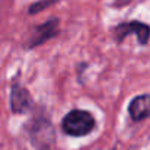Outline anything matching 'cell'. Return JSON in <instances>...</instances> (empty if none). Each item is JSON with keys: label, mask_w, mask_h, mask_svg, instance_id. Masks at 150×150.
Instances as JSON below:
<instances>
[{"label": "cell", "mask_w": 150, "mask_h": 150, "mask_svg": "<svg viewBox=\"0 0 150 150\" xmlns=\"http://www.w3.org/2000/svg\"><path fill=\"white\" fill-rule=\"evenodd\" d=\"M95 128V118L91 112L73 109L63 118V130L69 136L83 137Z\"/></svg>", "instance_id": "obj_1"}, {"label": "cell", "mask_w": 150, "mask_h": 150, "mask_svg": "<svg viewBox=\"0 0 150 150\" xmlns=\"http://www.w3.org/2000/svg\"><path fill=\"white\" fill-rule=\"evenodd\" d=\"M114 34H115L118 41H122L128 35H136L137 40H139V44L146 45L150 38V26L143 23V22H139V21L124 22V23H120V25L115 26Z\"/></svg>", "instance_id": "obj_2"}, {"label": "cell", "mask_w": 150, "mask_h": 150, "mask_svg": "<svg viewBox=\"0 0 150 150\" xmlns=\"http://www.w3.org/2000/svg\"><path fill=\"white\" fill-rule=\"evenodd\" d=\"M31 105V96L28 91L18 82L15 80L12 85L10 91V108L15 114H23Z\"/></svg>", "instance_id": "obj_3"}, {"label": "cell", "mask_w": 150, "mask_h": 150, "mask_svg": "<svg viewBox=\"0 0 150 150\" xmlns=\"http://www.w3.org/2000/svg\"><path fill=\"white\" fill-rule=\"evenodd\" d=\"M58 34V19L57 18H52L48 22H45L44 25H40L35 32H34V37L31 38L28 47L29 48H34V47H38L41 44H44L45 41H48L50 38L55 37Z\"/></svg>", "instance_id": "obj_4"}, {"label": "cell", "mask_w": 150, "mask_h": 150, "mask_svg": "<svg viewBox=\"0 0 150 150\" xmlns=\"http://www.w3.org/2000/svg\"><path fill=\"white\" fill-rule=\"evenodd\" d=\"M128 112L134 121H143L150 115V95H140L131 100Z\"/></svg>", "instance_id": "obj_5"}, {"label": "cell", "mask_w": 150, "mask_h": 150, "mask_svg": "<svg viewBox=\"0 0 150 150\" xmlns=\"http://www.w3.org/2000/svg\"><path fill=\"white\" fill-rule=\"evenodd\" d=\"M57 0H41V1H37V3H34L31 7H29V15H35V13H38V12H41L42 9H45V7H48L51 6L52 3H55Z\"/></svg>", "instance_id": "obj_6"}]
</instances>
